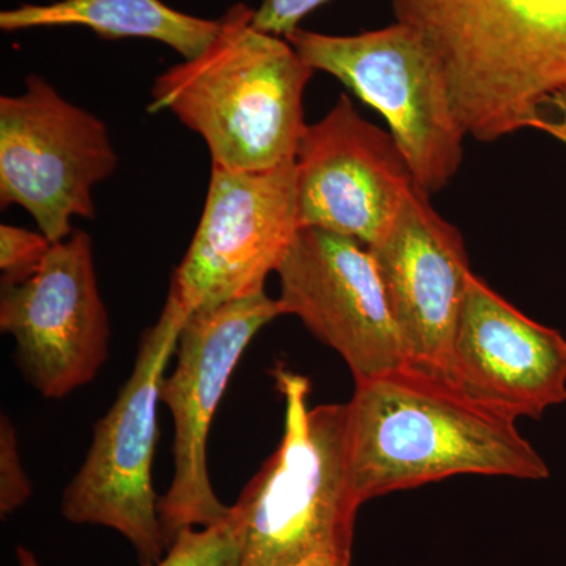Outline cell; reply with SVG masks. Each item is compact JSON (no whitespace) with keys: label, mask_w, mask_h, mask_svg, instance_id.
I'll list each match as a JSON object with an SVG mask.
<instances>
[{"label":"cell","mask_w":566,"mask_h":566,"mask_svg":"<svg viewBox=\"0 0 566 566\" xmlns=\"http://www.w3.org/2000/svg\"><path fill=\"white\" fill-rule=\"evenodd\" d=\"M346 409L349 485L360 505L455 475L551 476L515 419L409 367L356 382Z\"/></svg>","instance_id":"cell-1"},{"label":"cell","mask_w":566,"mask_h":566,"mask_svg":"<svg viewBox=\"0 0 566 566\" xmlns=\"http://www.w3.org/2000/svg\"><path fill=\"white\" fill-rule=\"evenodd\" d=\"M444 70L453 107L480 142L535 128L566 92V0H392Z\"/></svg>","instance_id":"cell-2"},{"label":"cell","mask_w":566,"mask_h":566,"mask_svg":"<svg viewBox=\"0 0 566 566\" xmlns=\"http://www.w3.org/2000/svg\"><path fill=\"white\" fill-rule=\"evenodd\" d=\"M253 14L230 7L207 50L156 77L147 107L172 112L202 137L211 167L230 172L293 163L308 126L303 98L315 70L289 40L255 28Z\"/></svg>","instance_id":"cell-3"},{"label":"cell","mask_w":566,"mask_h":566,"mask_svg":"<svg viewBox=\"0 0 566 566\" xmlns=\"http://www.w3.org/2000/svg\"><path fill=\"white\" fill-rule=\"evenodd\" d=\"M274 378L285 430L233 505L244 527L241 566H294L327 547L352 553L360 504L349 485L346 403L308 409L307 378L282 367Z\"/></svg>","instance_id":"cell-4"},{"label":"cell","mask_w":566,"mask_h":566,"mask_svg":"<svg viewBox=\"0 0 566 566\" xmlns=\"http://www.w3.org/2000/svg\"><path fill=\"white\" fill-rule=\"evenodd\" d=\"M286 40L312 69L337 77L386 118L420 191H442L455 177L468 133L441 62L415 29L397 21L357 35L300 28Z\"/></svg>","instance_id":"cell-5"},{"label":"cell","mask_w":566,"mask_h":566,"mask_svg":"<svg viewBox=\"0 0 566 566\" xmlns=\"http://www.w3.org/2000/svg\"><path fill=\"white\" fill-rule=\"evenodd\" d=\"M188 316L167 296L158 322L142 335L132 376L93 428L87 457L62 499L70 523L114 528L132 543L142 566H155L167 549L151 465L161 386Z\"/></svg>","instance_id":"cell-6"},{"label":"cell","mask_w":566,"mask_h":566,"mask_svg":"<svg viewBox=\"0 0 566 566\" xmlns=\"http://www.w3.org/2000/svg\"><path fill=\"white\" fill-rule=\"evenodd\" d=\"M118 166L106 123L36 74L0 98V205L24 208L51 241L95 218L93 189Z\"/></svg>","instance_id":"cell-7"},{"label":"cell","mask_w":566,"mask_h":566,"mask_svg":"<svg viewBox=\"0 0 566 566\" xmlns=\"http://www.w3.org/2000/svg\"><path fill=\"white\" fill-rule=\"evenodd\" d=\"M281 315L277 300L263 292L193 312L182 324L177 364L161 386L175 424L174 479L158 505L167 547L181 528L211 526L232 510L219 501L208 472L212 417L252 338Z\"/></svg>","instance_id":"cell-8"},{"label":"cell","mask_w":566,"mask_h":566,"mask_svg":"<svg viewBox=\"0 0 566 566\" xmlns=\"http://www.w3.org/2000/svg\"><path fill=\"white\" fill-rule=\"evenodd\" d=\"M300 230L294 161L264 172L211 167L202 218L169 296L192 315L263 293Z\"/></svg>","instance_id":"cell-9"},{"label":"cell","mask_w":566,"mask_h":566,"mask_svg":"<svg viewBox=\"0 0 566 566\" xmlns=\"http://www.w3.org/2000/svg\"><path fill=\"white\" fill-rule=\"evenodd\" d=\"M0 329L14 338L18 367L43 397H66L98 376L109 357L111 323L91 234L76 230L52 244L29 281L3 286Z\"/></svg>","instance_id":"cell-10"},{"label":"cell","mask_w":566,"mask_h":566,"mask_svg":"<svg viewBox=\"0 0 566 566\" xmlns=\"http://www.w3.org/2000/svg\"><path fill=\"white\" fill-rule=\"evenodd\" d=\"M282 315L303 322L363 382L406 367L403 345L370 248L327 230L301 229L275 271Z\"/></svg>","instance_id":"cell-11"},{"label":"cell","mask_w":566,"mask_h":566,"mask_svg":"<svg viewBox=\"0 0 566 566\" xmlns=\"http://www.w3.org/2000/svg\"><path fill=\"white\" fill-rule=\"evenodd\" d=\"M294 167L301 229L344 234L367 248L389 232L416 186L392 134L365 120L346 95L307 126Z\"/></svg>","instance_id":"cell-12"},{"label":"cell","mask_w":566,"mask_h":566,"mask_svg":"<svg viewBox=\"0 0 566 566\" xmlns=\"http://www.w3.org/2000/svg\"><path fill=\"white\" fill-rule=\"evenodd\" d=\"M403 345L406 367L452 382V348L469 275L463 234L417 186L370 248Z\"/></svg>","instance_id":"cell-13"},{"label":"cell","mask_w":566,"mask_h":566,"mask_svg":"<svg viewBox=\"0 0 566 566\" xmlns=\"http://www.w3.org/2000/svg\"><path fill=\"white\" fill-rule=\"evenodd\" d=\"M452 382L512 419H542L566 403V338L472 273L453 337Z\"/></svg>","instance_id":"cell-14"},{"label":"cell","mask_w":566,"mask_h":566,"mask_svg":"<svg viewBox=\"0 0 566 566\" xmlns=\"http://www.w3.org/2000/svg\"><path fill=\"white\" fill-rule=\"evenodd\" d=\"M219 24V20L175 10L163 0H57L44 6L24 3L0 13L3 32L77 25L102 39L159 41L185 61L207 50Z\"/></svg>","instance_id":"cell-15"},{"label":"cell","mask_w":566,"mask_h":566,"mask_svg":"<svg viewBox=\"0 0 566 566\" xmlns=\"http://www.w3.org/2000/svg\"><path fill=\"white\" fill-rule=\"evenodd\" d=\"M167 556L155 566H241L244 557V527L237 510L219 523L200 531L185 527L167 547Z\"/></svg>","instance_id":"cell-16"},{"label":"cell","mask_w":566,"mask_h":566,"mask_svg":"<svg viewBox=\"0 0 566 566\" xmlns=\"http://www.w3.org/2000/svg\"><path fill=\"white\" fill-rule=\"evenodd\" d=\"M52 244L43 233L22 227L0 226V270L3 286L20 285L40 270Z\"/></svg>","instance_id":"cell-17"},{"label":"cell","mask_w":566,"mask_h":566,"mask_svg":"<svg viewBox=\"0 0 566 566\" xmlns=\"http://www.w3.org/2000/svg\"><path fill=\"white\" fill-rule=\"evenodd\" d=\"M32 495V485L22 468L17 430L6 415L0 419V512L10 515Z\"/></svg>","instance_id":"cell-18"},{"label":"cell","mask_w":566,"mask_h":566,"mask_svg":"<svg viewBox=\"0 0 566 566\" xmlns=\"http://www.w3.org/2000/svg\"><path fill=\"white\" fill-rule=\"evenodd\" d=\"M327 2L329 0H263L253 14V24L260 31L286 39L300 29L307 14Z\"/></svg>","instance_id":"cell-19"},{"label":"cell","mask_w":566,"mask_h":566,"mask_svg":"<svg viewBox=\"0 0 566 566\" xmlns=\"http://www.w3.org/2000/svg\"><path fill=\"white\" fill-rule=\"evenodd\" d=\"M547 109H553V114H546L542 120L536 123L535 129L545 132L566 145V92L554 96Z\"/></svg>","instance_id":"cell-20"},{"label":"cell","mask_w":566,"mask_h":566,"mask_svg":"<svg viewBox=\"0 0 566 566\" xmlns=\"http://www.w3.org/2000/svg\"><path fill=\"white\" fill-rule=\"evenodd\" d=\"M294 566H352V553L327 547V549L315 551Z\"/></svg>","instance_id":"cell-21"}]
</instances>
